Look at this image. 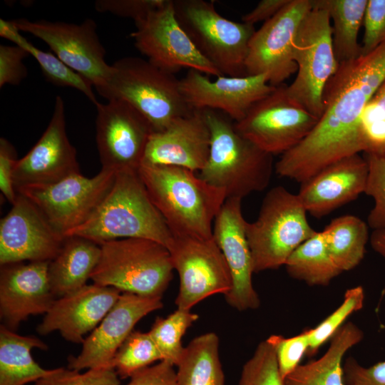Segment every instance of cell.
<instances>
[{"mask_svg": "<svg viewBox=\"0 0 385 385\" xmlns=\"http://www.w3.org/2000/svg\"><path fill=\"white\" fill-rule=\"evenodd\" d=\"M119 376L112 366L80 371L63 367L34 382V385H120Z\"/></svg>", "mask_w": 385, "mask_h": 385, "instance_id": "cell-39", "label": "cell"}, {"mask_svg": "<svg viewBox=\"0 0 385 385\" xmlns=\"http://www.w3.org/2000/svg\"><path fill=\"white\" fill-rule=\"evenodd\" d=\"M198 317L191 310L177 308L166 317L156 318L148 333L160 353L162 361L176 366L184 349L182 338Z\"/></svg>", "mask_w": 385, "mask_h": 385, "instance_id": "cell-33", "label": "cell"}, {"mask_svg": "<svg viewBox=\"0 0 385 385\" xmlns=\"http://www.w3.org/2000/svg\"><path fill=\"white\" fill-rule=\"evenodd\" d=\"M364 158L369 167L364 193L374 201L368 215V225L374 230H385V156L365 153Z\"/></svg>", "mask_w": 385, "mask_h": 385, "instance_id": "cell-38", "label": "cell"}, {"mask_svg": "<svg viewBox=\"0 0 385 385\" xmlns=\"http://www.w3.org/2000/svg\"><path fill=\"white\" fill-rule=\"evenodd\" d=\"M319 118L292 101L286 86H277L256 103L235 128L243 137L271 155L284 154L300 143Z\"/></svg>", "mask_w": 385, "mask_h": 385, "instance_id": "cell-12", "label": "cell"}, {"mask_svg": "<svg viewBox=\"0 0 385 385\" xmlns=\"http://www.w3.org/2000/svg\"><path fill=\"white\" fill-rule=\"evenodd\" d=\"M96 90L108 101L120 100L130 104L147 119L153 132L163 130L192 110L174 74L138 57L115 61L104 84Z\"/></svg>", "mask_w": 385, "mask_h": 385, "instance_id": "cell-5", "label": "cell"}, {"mask_svg": "<svg viewBox=\"0 0 385 385\" xmlns=\"http://www.w3.org/2000/svg\"><path fill=\"white\" fill-rule=\"evenodd\" d=\"M18 193V192H17ZM11 209L0 222V265L51 262L66 237L48 223L37 207L18 193Z\"/></svg>", "mask_w": 385, "mask_h": 385, "instance_id": "cell-17", "label": "cell"}, {"mask_svg": "<svg viewBox=\"0 0 385 385\" xmlns=\"http://www.w3.org/2000/svg\"><path fill=\"white\" fill-rule=\"evenodd\" d=\"M163 306L162 297L121 293L100 324L85 338L80 354L68 357V368L81 371L111 366L115 352L135 324Z\"/></svg>", "mask_w": 385, "mask_h": 385, "instance_id": "cell-21", "label": "cell"}, {"mask_svg": "<svg viewBox=\"0 0 385 385\" xmlns=\"http://www.w3.org/2000/svg\"><path fill=\"white\" fill-rule=\"evenodd\" d=\"M363 337V332L356 324L344 323L332 337L324 354L299 364L284 379L285 385H345L343 358Z\"/></svg>", "mask_w": 385, "mask_h": 385, "instance_id": "cell-27", "label": "cell"}, {"mask_svg": "<svg viewBox=\"0 0 385 385\" xmlns=\"http://www.w3.org/2000/svg\"><path fill=\"white\" fill-rule=\"evenodd\" d=\"M138 172L173 235L212 237V222L227 199L224 190L182 167L140 165Z\"/></svg>", "mask_w": 385, "mask_h": 385, "instance_id": "cell-2", "label": "cell"}, {"mask_svg": "<svg viewBox=\"0 0 385 385\" xmlns=\"http://www.w3.org/2000/svg\"><path fill=\"white\" fill-rule=\"evenodd\" d=\"M369 167L359 153L339 160L301 183L297 193L307 212L327 215L365 192Z\"/></svg>", "mask_w": 385, "mask_h": 385, "instance_id": "cell-25", "label": "cell"}, {"mask_svg": "<svg viewBox=\"0 0 385 385\" xmlns=\"http://www.w3.org/2000/svg\"><path fill=\"white\" fill-rule=\"evenodd\" d=\"M29 56L24 48L14 45H0V88L19 85L27 76L24 59Z\"/></svg>", "mask_w": 385, "mask_h": 385, "instance_id": "cell-42", "label": "cell"}, {"mask_svg": "<svg viewBox=\"0 0 385 385\" xmlns=\"http://www.w3.org/2000/svg\"><path fill=\"white\" fill-rule=\"evenodd\" d=\"M291 0H262L250 12L242 17V22L254 26L266 21L281 11Z\"/></svg>", "mask_w": 385, "mask_h": 385, "instance_id": "cell-47", "label": "cell"}, {"mask_svg": "<svg viewBox=\"0 0 385 385\" xmlns=\"http://www.w3.org/2000/svg\"><path fill=\"white\" fill-rule=\"evenodd\" d=\"M157 361H162V356L149 333L133 331L115 352L111 366L120 379H126Z\"/></svg>", "mask_w": 385, "mask_h": 385, "instance_id": "cell-35", "label": "cell"}, {"mask_svg": "<svg viewBox=\"0 0 385 385\" xmlns=\"http://www.w3.org/2000/svg\"><path fill=\"white\" fill-rule=\"evenodd\" d=\"M311 0H291L253 34L245 61L247 76L267 75L279 86L297 72L293 43L299 26L312 9Z\"/></svg>", "mask_w": 385, "mask_h": 385, "instance_id": "cell-15", "label": "cell"}, {"mask_svg": "<svg viewBox=\"0 0 385 385\" xmlns=\"http://www.w3.org/2000/svg\"><path fill=\"white\" fill-rule=\"evenodd\" d=\"M266 340L274 349L279 370L284 379L299 365L309 346L308 330L290 338L273 334Z\"/></svg>", "mask_w": 385, "mask_h": 385, "instance_id": "cell-40", "label": "cell"}, {"mask_svg": "<svg viewBox=\"0 0 385 385\" xmlns=\"http://www.w3.org/2000/svg\"><path fill=\"white\" fill-rule=\"evenodd\" d=\"M364 299V290L361 286L348 289L339 307L316 327L308 329L309 346L307 351V354L314 355L320 346L332 338L352 313L363 307Z\"/></svg>", "mask_w": 385, "mask_h": 385, "instance_id": "cell-36", "label": "cell"}, {"mask_svg": "<svg viewBox=\"0 0 385 385\" xmlns=\"http://www.w3.org/2000/svg\"><path fill=\"white\" fill-rule=\"evenodd\" d=\"M14 43L26 50L36 60L48 81L56 86L73 88L83 93L95 106L98 103L92 89L93 84L54 53L38 48L21 34Z\"/></svg>", "mask_w": 385, "mask_h": 385, "instance_id": "cell-34", "label": "cell"}, {"mask_svg": "<svg viewBox=\"0 0 385 385\" xmlns=\"http://www.w3.org/2000/svg\"><path fill=\"white\" fill-rule=\"evenodd\" d=\"M284 266L292 277L311 286L328 285L342 272L330 256L322 231L296 248Z\"/></svg>", "mask_w": 385, "mask_h": 385, "instance_id": "cell-32", "label": "cell"}, {"mask_svg": "<svg viewBox=\"0 0 385 385\" xmlns=\"http://www.w3.org/2000/svg\"><path fill=\"white\" fill-rule=\"evenodd\" d=\"M101 257L91 279L143 297H162L173 277L170 254L163 245L144 238H124L100 244Z\"/></svg>", "mask_w": 385, "mask_h": 385, "instance_id": "cell-6", "label": "cell"}, {"mask_svg": "<svg viewBox=\"0 0 385 385\" xmlns=\"http://www.w3.org/2000/svg\"><path fill=\"white\" fill-rule=\"evenodd\" d=\"M307 213L298 194L282 186L268 191L257 220L245 225L255 273L284 265L294 250L316 234Z\"/></svg>", "mask_w": 385, "mask_h": 385, "instance_id": "cell-7", "label": "cell"}, {"mask_svg": "<svg viewBox=\"0 0 385 385\" xmlns=\"http://www.w3.org/2000/svg\"><path fill=\"white\" fill-rule=\"evenodd\" d=\"M363 24L361 55H366L385 42V0H368Z\"/></svg>", "mask_w": 385, "mask_h": 385, "instance_id": "cell-41", "label": "cell"}, {"mask_svg": "<svg viewBox=\"0 0 385 385\" xmlns=\"http://www.w3.org/2000/svg\"><path fill=\"white\" fill-rule=\"evenodd\" d=\"M179 385H225L219 356V338L214 332L196 337L184 347L175 366Z\"/></svg>", "mask_w": 385, "mask_h": 385, "instance_id": "cell-29", "label": "cell"}, {"mask_svg": "<svg viewBox=\"0 0 385 385\" xmlns=\"http://www.w3.org/2000/svg\"><path fill=\"white\" fill-rule=\"evenodd\" d=\"M174 366L160 361L134 373L126 385H179Z\"/></svg>", "mask_w": 385, "mask_h": 385, "instance_id": "cell-46", "label": "cell"}, {"mask_svg": "<svg viewBox=\"0 0 385 385\" xmlns=\"http://www.w3.org/2000/svg\"><path fill=\"white\" fill-rule=\"evenodd\" d=\"M165 0H98L95 9L120 17L130 18L134 22L148 16L164 4Z\"/></svg>", "mask_w": 385, "mask_h": 385, "instance_id": "cell-43", "label": "cell"}, {"mask_svg": "<svg viewBox=\"0 0 385 385\" xmlns=\"http://www.w3.org/2000/svg\"><path fill=\"white\" fill-rule=\"evenodd\" d=\"M130 34L136 48L158 68L174 74L183 68L200 71L207 76H223L195 47L178 23L173 1L135 22Z\"/></svg>", "mask_w": 385, "mask_h": 385, "instance_id": "cell-13", "label": "cell"}, {"mask_svg": "<svg viewBox=\"0 0 385 385\" xmlns=\"http://www.w3.org/2000/svg\"><path fill=\"white\" fill-rule=\"evenodd\" d=\"M49 262H18L1 266L0 317L15 331L31 315L46 314L56 299L48 279Z\"/></svg>", "mask_w": 385, "mask_h": 385, "instance_id": "cell-23", "label": "cell"}, {"mask_svg": "<svg viewBox=\"0 0 385 385\" xmlns=\"http://www.w3.org/2000/svg\"><path fill=\"white\" fill-rule=\"evenodd\" d=\"M11 21L20 31L44 41L60 60L88 79L96 89L109 76L111 65L106 61V50L92 19L80 24L27 19Z\"/></svg>", "mask_w": 385, "mask_h": 385, "instance_id": "cell-14", "label": "cell"}, {"mask_svg": "<svg viewBox=\"0 0 385 385\" xmlns=\"http://www.w3.org/2000/svg\"><path fill=\"white\" fill-rule=\"evenodd\" d=\"M242 199L228 197L216 215L212 236L230 270L232 287L226 302L239 311L255 309L260 305L252 284L253 260L246 235Z\"/></svg>", "mask_w": 385, "mask_h": 385, "instance_id": "cell-20", "label": "cell"}, {"mask_svg": "<svg viewBox=\"0 0 385 385\" xmlns=\"http://www.w3.org/2000/svg\"><path fill=\"white\" fill-rule=\"evenodd\" d=\"M17 159L14 146L6 138L0 139V190L7 201L13 205L17 197L14 184V173Z\"/></svg>", "mask_w": 385, "mask_h": 385, "instance_id": "cell-45", "label": "cell"}, {"mask_svg": "<svg viewBox=\"0 0 385 385\" xmlns=\"http://www.w3.org/2000/svg\"><path fill=\"white\" fill-rule=\"evenodd\" d=\"M176 19L197 50L223 76H247L245 61L254 26L219 14L205 0H175Z\"/></svg>", "mask_w": 385, "mask_h": 385, "instance_id": "cell-8", "label": "cell"}, {"mask_svg": "<svg viewBox=\"0 0 385 385\" xmlns=\"http://www.w3.org/2000/svg\"><path fill=\"white\" fill-rule=\"evenodd\" d=\"M322 232L330 256L342 272L361 262L369 238L367 225L361 219L351 215L337 217Z\"/></svg>", "mask_w": 385, "mask_h": 385, "instance_id": "cell-31", "label": "cell"}, {"mask_svg": "<svg viewBox=\"0 0 385 385\" xmlns=\"http://www.w3.org/2000/svg\"><path fill=\"white\" fill-rule=\"evenodd\" d=\"M370 242L374 250L385 257V230H374L370 237Z\"/></svg>", "mask_w": 385, "mask_h": 385, "instance_id": "cell-49", "label": "cell"}, {"mask_svg": "<svg viewBox=\"0 0 385 385\" xmlns=\"http://www.w3.org/2000/svg\"><path fill=\"white\" fill-rule=\"evenodd\" d=\"M80 236L98 244L144 238L167 248L173 235L153 203L136 170L116 171L111 188L91 215L65 237Z\"/></svg>", "mask_w": 385, "mask_h": 385, "instance_id": "cell-3", "label": "cell"}, {"mask_svg": "<svg viewBox=\"0 0 385 385\" xmlns=\"http://www.w3.org/2000/svg\"><path fill=\"white\" fill-rule=\"evenodd\" d=\"M330 21L327 11L314 7L304 17L293 43L297 76L286 86L288 97L318 118L323 111L325 86L339 65Z\"/></svg>", "mask_w": 385, "mask_h": 385, "instance_id": "cell-9", "label": "cell"}, {"mask_svg": "<svg viewBox=\"0 0 385 385\" xmlns=\"http://www.w3.org/2000/svg\"><path fill=\"white\" fill-rule=\"evenodd\" d=\"M76 155L67 135L64 103L57 96L45 131L16 164L14 173L16 191L26 187L52 184L80 173Z\"/></svg>", "mask_w": 385, "mask_h": 385, "instance_id": "cell-18", "label": "cell"}, {"mask_svg": "<svg viewBox=\"0 0 385 385\" xmlns=\"http://www.w3.org/2000/svg\"><path fill=\"white\" fill-rule=\"evenodd\" d=\"M48 348L38 337L17 334L1 324L0 385H26L51 373L53 369H43L31 356L33 349Z\"/></svg>", "mask_w": 385, "mask_h": 385, "instance_id": "cell-28", "label": "cell"}, {"mask_svg": "<svg viewBox=\"0 0 385 385\" xmlns=\"http://www.w3.org/2000/svg\"><path fill=\"white\" fill-rule=\"evenodd\" d=\"M346 385H385V361L364 367L353 357L343 364Z\"/></svg>", "mask_w": 385, "mask_h": 385, "instance_id": "cell-44", "label": "cell"}, {"mask_svg": "<svg viewBox=\"0 0 385 385\" xmlns=\"http://www.w3.org/2000/svg\"><path fill=\"white\" fill-rule=\"evenodd\" d=\"M385 121V81L367 103L363 111L362 121Z\"/></svg>", "mask_w": 385, "mask_h": 385, "instance_id": "cell-48", "label": "cell"}, {"mask_svg": "<svg viewBox=\"0 0 385 385\" xmlns=\"http://www.w3.org/2000/svg\"><path fill=\"white\" fill-rule=\"evenodd\" d=\"M312 6L327 11L332 21L334 54L340 63L361 56L358 35L364 23L368 0H311Z\"/></svg>", "mask_w": 385, "mask_h": 385, "instance_id": "cell-30", "label": "cell"}, {"mask_svg": "<svg viewBox=\"0 0 385 385\" xmlns=\"http://www.w3.org/2000/svg\"><path fill=\"white\" fill-rule=\"evenodd\" d=\"M385 81V42L366 55L340 63L327 82L323 111L309 134L282 154L277 173L302 183L327 165L363 152L359 128L367 103Z\"/></svg>", "mask_w": 385, "mask_h": 385, "instance_id": "cell-1", "label": "cell"}, {"mask_svg": "<svg viewBox=\"0 0 385 385\" xmlns=\"http://www.w3.org/2000/svg\"><path fill=\"white\" fill-rule=\"evenodd\" d=\"M180 90L191 109L222 111L238 122L251 108L277 87L269 83L267 75L230 77L212 81L196 70L190 69L180 80Z\"/></svg>", "mask_w": 385, "mask_h": 385, "instance_id": "cell-19", "label": "cell"}, {"mask_svg": "<svg viewBox=\"0 0 385 385\" xmlns=\"http://www.w3.org/2000/svg\"><path fill=\"white\" fill-rule=\"evenodd\" d=\"M121 292L93 283L57 298L36 327L41 335L58 331L68 342L83 344L115 304Z\"/></svg>", "mask_w": 385, "mask_h": 385, "instance_id": "cell-24", "label": "cell"}, {"mask_svg": "<svg viewBox=\"0 0 385 385\" xmlns=\"http://www.w3.org/2000/svg\"><path fill=\"white\" fill-rule=\"evenodd\" d=\"M99 244L80 236L66 237L58 255L48 265V279L55 297L85 286L101 257Z\"/></svg>", "mask_w": 385, "mask_h": 385, "instance_id": "cell-26", "label": "cell"}, {"mask_svg": "<svg viewBox=\"0 0 385 385\" xmlns=\"http://www.w3.org/2000/svg\"><path fill=\"white\" fill-rule=\"evenodd\" d=\"M168 250L179 277L177 308L191 310L209 297L225 296L230 291V270L213 236L200 238L173 235Z\"/></svg>", "mask_w": 385, "mask_h": 385, "instance_id": "cell-11", "label": "cell"}, {"mask_svg": "<svg viewBox=\"0 0 385 385\" xmlns=\"http://www.w3.org/2000/svg\"><path fill=\"white\" fill-rule=\"evenodd\" d=\"M239 385H285L274 349L267 340L257 345L243 365Z\"/></svg>", "mask_w": 385, "mask_h": 385, "instance_id": "cell-37", "label": "cell"}, {"mask_svg": "<svg viewBox=\"0 0 385 385\" xmlns=\"http://www.w3.org/2000/svg\"><path fill=\"white\" fill-rule=\"evenodd\" d=\"M211 133L208 159L199 177L225 191L227 198L264 190L273 170V155L241 135L219 111L204 109Z\"/></svg>", "mask_w": 385, "mask_h": 385, "instance_id": "cell-4", "label": "cell"}, {"mask_svg": "<svg viewBox=\"0 0 385 385\" xmlns=\"http://www.w3.org/2000/svg\"><path fill=\"white\" fill-rule=\"evenodd\" d=\"M210 143L204 110L192 109L163 130L150 134L141 165H172L200 172L208 159Z\"/></svg>", "mask_w": 385, "mask_h": 385, "instance_id": "cell-22", "label": "cell"}, {"mask_svg": "<svg viewBox=\"0 0 385 385\" xmlns=\"http://www.w3.org/2000/svg\"><path fill=\"white\" fill-rule=\"evenodd\" d=\"M96 107V140L101 168L138 170L153 132L150 124L123 101L98 102Z\"/></svg>", "mask_w": 385, "mask_h": 385, "instance_id": "cell-16", "label": "cell"}, {"mask_svg": "<svg viewBox=\"0 0 385 385\" xmlns=\"http://www.w3.org/2000/svg\"><path fill=\"white\" fill-rule=\"evenodd\" d=\"M115 174L103 168L92 178L77 173L52 184L19 188L16 192L29 199L65 237L91 215L111 188Z\"/></svg>", "mask_w": 385, "mask_h": 385, "instance_id": "cell-10", "label": "cell"}]
</instances>
